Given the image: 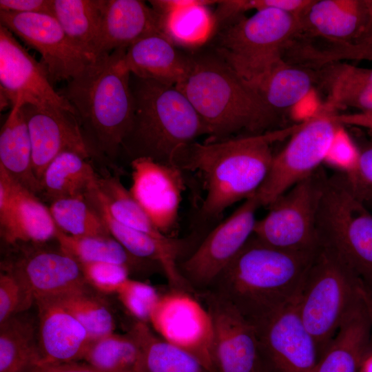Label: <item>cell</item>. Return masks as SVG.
Instances as JSON below:
<instances>
[{"instance_id":"obj_1","label":"cell","mask_w":372,"mask_h":372,"mask_svg":"<svg viewBox=\"0 0 372 372\" xmlns=\"http://www.w3.org/2000/svg\"><path fill=\"white\" fill-rule=\"evenodd\" d=\"M302 124L204 143L194 141L183 147L175 164L203 177L206 189L203 214L217 217L234 203L253 196L271 167L273 143L291 136Z\"/></svg>"},{"instance_id":"obj_2","label":"cell","mask_w":372,"mask_h":372,"mask_svg":"<svg viewBox=\"0 0 372 372\" xmlns=\"http://www.w3.org/2000/svg\"><path fill=\"white\" fill-rule=\"evenodd\" d=\"M317 251L278 249L252 235L209 291L254 325L297 299Z\"/></svg>"},{"instance_id":"obj_3","label":"cell","mask_w":372,"mask_h":372,"mask_svg":"<svg viewBox=\"0 0 372 372\" xmlns=\"http://www.w3.org/2000/svg\"><path fill=\"white\" fill-rule=\"evenodd\" d=\"M190 56L189 74L176 87L188 99L203 121L210 140L277 129L282 116L214 50Z\"/></svg>"},{"instance_id":"obj_4","label":"cell","mask_w":372,"mask_h":372,"mask_svg":"<svg viewBox=\"0 0 372 372\" xmlns=\"http://www.w3.org/2000/svg\"><path fill=\"white\" fill-rule=\"evenodd\" d=\"M125 50L99 57L80 75L66 82L60 93L75 110L96 158L115 159L132 125L131 74L122 61Z\"/></svg>"},{"instance_id":"obj_5","label":"cell","mask_w":372,"mask_h":372,"mask_svg":"<svg viewBox=\"0 0 372 372\" xmlns=\"http://www.w3.org/2000/svg\"><path fill=\"white\" fill-rule=\"evenodd\" d=\"M130 86L134 116L121 150L131 161L149 158L175 164L183 147L201 135H209L192 103L176 87L132 74Z\"/></svg>"},{"instance_id":"obj_6","label":"cell","mask_w":372,"mask_h":372,"mask_svg":"<svg viewBox=\"0 0 372 372\" xmlns=\"http://www.w3.org/2000/svg\"><path fill=\"white\" fill-rule=\"evenodd\" d=\"M220 27L213 50L249 83L282 61L300 32L297 15L277 8L242 15Z\"/></svg>"},{"instance_id":"obj_7","label":"cell","mask_w":372,"mask_h":372,"mask_svg":"<svg viewBox=\"0 0 372 372\" xmlns=\"http://www.w3.org/2000/svg\"><path fill=\"white\" fill-rule=\"evenodd\" d=\"M363 284L333 253L320 247L297 298L299 316L320 357L362 300Z\"/></svg>"},{"instance_id":"obj_8","label":"cell","mask_w":372,"mask_h":372,"mask_svg":"<svg viewBox=\"0 0 372 372\" xmlns=\"http://www.w3.org/2000/svg\"><path fill=\"white\" fill-rule=\"evenodd\" d=\"M317 231L320 247L347 265L372 294V211L352 194L340 173L327 178Z\"/></svg>"},{"instance_id":"obj_9","label":"cell","mask_w":372,"mask_h":372,"mask_svg":"<svg viewBox=\"0 0 372 372\" xmlns=\"http://www.w3.org/2000/svg\"><path fill=\"white\" fill-rule=\"evenodd\" d=\"M327 177L320 167L282 194L269 206L268 214L256 220L253 235L278 249L316 252L318 213Z\"/></svg>"},{"instance_id":"obj_10","label":"cell","mask_w":372,"mask_h":372,"mask_svg":"<svg viewBox=\"0 0 372 372\" xmlns=\"http://www.w3.org/2000/svg\"><path fill=\"white\" fill-rule=\"evenodd\" d=\"M333 113L324 107L303 120L286 146L273 155L268 174L256 192L260 207H269L320 168L342 126Z\"/></svg>"},{"instance_id":"obj_11","label":"cell","mask_w":372,"mask_h":372,"mask_svg":"<svg viewBox=\"0 0 372 372\" xmlns=\"http://www.w3.org/2000/svg\"><path fill=\"white\" fill-rule=\"evenodd\" d=\"M0 21L41 54L52 83L69 81L96 61L71 41L52 14L0 11Z\"/></svg>"},{"instance_id":"obj_12","label":"cell","mask_w":372,"mask_h":372,"mask_svg":"<svg viewBox=\"0 0 372 372\" xmlns=\"http://www.w3.org/2000/svg\"><path fill=\"white\" fill-rule=\"evenodd\" d=\"M260 207L255 193L216 226L181 264L180 271L189 286L210 288L253 235Z\"/></svg>"},{"instance_id":"obj_13","label":"cell","mask_w":372,"mask_h":372,"mask_svg":"<svg viewBox=\"0 0 372 372\" xmlns=\"http://www.w3.org/2000/svg\"><path fill=\"white\" fill-rule=\"evenodd\" d=\"M165 340L194 356L214 372L211 317L206 307L186 291L174 289L160 296L149 319Z\"/></svg>"},{"instance_id":"obj_14","label":"cell","mask_w":372,"mask_h":372,"mask_svg":"<svg viewBox=\"0 0 372 372\" xmlns=\"http://www.w3.org/2000/svg\"><path fill=\"white\" fill-rule=\"evenodd\" d=\"M254 326L261 358L273 372L315 371L320 353L299 316L297 299Z\"/></svg>"},{"instance_id":"obj_15","label":"cell","mask_w":372,"mask_h":372,"mask_svg":"<svg viewBox=\"0 0 372 372\" xmlns=\"http://www.w3.org/2000/svg\"><path fill=\"white\" fill-rule=\"evenodd\" d=\"M1 107L14 105L18 99L23 104L50 105L75 110L53 87L44 65L34 59L14 34L0 25Z\"/></svg>"},{"instance_id":"obj_16","label":"cell","mask_w":372,"mask_h":372,"mask_svg":"<svg viewBox=\"0 0 372 372\" xmlns=\"http://www.w3.org/2000/svg\"><path fill=\"white\" fill-rule=\"evenodd\" d=\"M204 298L213 323L214 372H259L262 358L255 327L212 291Z\"/></svg>"},{"instance_id":"obj_17","label":"cell","mask_w":372,"mask_h":372,"mask_svg":"<svg viewBox=\"0 0 372 372\" xmlns=\"http://www.w3.org/2000/svg\"><path fill=\"white\" fill-rule=\"evenodd\" d=\"M41 245L32 243V248L23 249L14 260L1 266L21 279L34 302L86 289L81 264L59 246L50 249L41 248Z\"/></svg>"},{"instance_id":"obj_18","label":"cell","mask_w":372,"mask_h":372,"mask_svg":"<svg viewBox=\"0 0 372 372\" xmlns=\"http://www.w3.org/2000/svg\"><path fill=\"white\" fill-rule=\"evenodd\" d=\"M130 192L154 225L167 236L176 225L185 189L182 169L149 158L131 161Z\"/></svg>"},{"instance_id":"obj_19","label":"cell","mask_w":372,"mask_h":372,"mask_svg":"<svg viewBox=\"0 0 372 372\" xmlns=\"http://www.w3.org/2000/svg\"><path fill=\"white\" fill-rule=\"evenodd\" d=\"M59 229L37 195L0 165V234L9 245L44 244L54 240Z\"/></svg>"},{"instance_id":"obj_20","label":"cell","mask_w":372,"mask_h":372,"mask_svg":"<svg viewBox=\"0 0 372 372\" xmlns=\"http://www.w3.org/2000/svg\"><path fill=\"white\" fill-rule=\"evenodd\" d=\"M21 110L31 138L34 172L40 183L45 167L63 152L95 158L74 114L53 106L28 103L23 104Z\"/></svg>"},{"instance_id":"obj_21","label":"cell","mask_w":372,"mask_h":372,"mask_svg":"<svg viewBox=\"0 0 372 372\" xmlns=\"http://www.w3.org/2000/svg\"><path fill=\"white\" fill-rule=\"evenodd\" d=\"M34 303L40 365L83 360L92 341L81 322L55 298L39 299Z\"/></svg>"},{"instance_id":"obj_22","label":"cell","mask_w":372,"mask_h":372,"mask_svg":"<svg viewBox=\"0 0 372 372\" xmlns=\"http://www.w3.org/2000/svg\"><path fill=\"white\" fill-rule=\"evenodd\" d=\"M298 36L353 43L367 23L366 0H311L297 15Z\"/></svg>"},{"instance_id":"obj_23","label":"cell","mask_w":372,"mask_h":372,"mask_svg":"<svg viewBox=\"0 0 372 372\" xmlns=\"http://www.w3.org/2000/svg\"><path fill=\"white\" fill-rule=\"evenodd\" d=\"M100 214L111 236L131 254L158 264L174 289L187 291L189 285L181 274L177 259L183 248L180 240H158L116 220L109 213L97 188V183L85 196Z\"/></svg>"},{"instance_id":"obj_24","label":"cell","mask_w":372,"mask_h":372,"mask_svg":"<svg viewBox=\"0 0 372 372\" xmlns=\"http://www.w3.org/2000/svg\"><path fill=\"white\" fill-rule=\"evenodd\" d=\"M161 32L159 17L152 7L139 0H105L96 59L127 49L139 39Z\"/></svg>"},{"instance_id":"obj_25","label":"cell","mask_w":372,"mask_h":372,"mask_svg":"<svg viewBox=\"0 0 372 372\" xmlns=\"http://www.w3.org/2000/svg\"><path fill=\"white\" fill-rule=\"evenodd\" d=\"M167 37L158 32L129 46L122 61L131 74L176 87L187 77L191 56L181 52Z\"/></svg>"},{"instance_id":"obj_26","label":"cell","mask_w":372,"mask_h":372,"mask_svg":"<svg viewBox=\"0 0 372 372\" xmlns=\"http://www.w3.org/2000/svg\"><path fill=\"white\" fill-rule=\"evenodd\" d=\"M159 17L162 33L175 45L189 48L202 46L216 30L212 0L149 1Z\"/></svg>"},{"instance_id":"obj_27","label":"cell","mask_w":372,"mask_h":372,"mask_svg":"<svg viewBox=\"0 0 372 372\" xmlns=\"http://www.w3.org/2000/svg\"><path fill=\"white\" fill-rule=\"evenodd\" d=\"M371 349V324L363 297L320 355L314 372H359Z\"/></svg>"},{"instance_id":"obj_28","label":"cell","mask_w":372,"mask_h":372,"mask_svg":"<svg viewBox=\"0 0 372 372\" xmlns=\"http://www.w3.org/2000/svg\"><path fill=\"white\" fill-rule=\"evenodd\" d=\"M314 70L316 84L327 93L324 108L333 112L342 107L372 111V69L337 61Z\"/></svg>"},{"instance_id":"obj_29","label":"cell","mask_w":372,"mask_h":372,"mask_svg":"<svg viewBox=\"0 0 372 372\" xmlns=\"http://www.w3.org/2000/svg\"><path fill=\"white\" fill-rule=\"evenodd\" d=\"M21 99L12 106L0 132V165L25 188L41 193L33 169L32 147Z\"/></svg>"},{"instance_id":"obj_30","label":"cell","mask_w":372,"mask_h":372,"mask_svg":"<svg viewBox=\"0 0 372 372\" xmlns=\"http://www.w3.org/2000/svg\"><path fill=\"white\" fill-rule=\"evenodd\" d=\"M317 83L314 70L284 59L258 80L249 83L276 112L291 109L302 101Z\"/></svg>"},{"instance_id":"obj_31","label":"cell","mask_w":372,"mask_h":372,"mask_svg":"<svg viewBox=\"0 0 372 372\" xmlns=\"http://www.w3.org/2000/svg\"><path fill=\"white\" fill-rule=\"evenodd\" d=\"M88 159L72 151L58 154L43 173L41 193L51 202L60 198L85 197L98 178Z\"/></svg>"},{"instance_id":"obj_32","label":"cell","mask_w":372,"mask_h":372,"mask_svg":"<svg viewBox=\"0 0 372 372\" xmlns=\"http://www.w3.org/2000/svg\"><path fill=\"white\" fill-rule=\"evenodd\" d=\"M128 333L140 348L138 372H209L194 356L154 333L145 322L136 321Z\"/></svg>"},{"instance_id":"obj_33","label":"cell","mask_w":372,"mask_h":372,"mask_svg":"<svg viewBox=\"0 0 372 372\" xmlns=\"http://www.w3.org/2000/svg\"><path fill=\"white\" fill-rule=\"evenodd\" d=\"M41 363L37 327L21 313L0 324V372H32Z\"/></svg>"},{"instance_id":"obj_34","label":"cell","mask_w":372,"mask_h":372,"mask_svg":"<svg viewBox=\"0 0 372 372\" xmlns=\"http://www.w3.org/2000/svg\"><path fill=\"white\" fill-rule=\"evenodd\" d=\"M105 0H53V15L71 41L94 59Z\"/></svg>"},{"instance_id":"obj_35","label":"cell","mask_w":372,"mask_h":372,"mask_svg":"<svg viewBox=\"0 0 372 372\" xmlns=\"http://www.w3.org/2000/svg\"><path fill=\"white\" fill-rule=\"evenodd\" d=\"M55 240L63 251L70 255L79 263H117L127 267L131 272L147 269V266L150 264L158 265L133 256L112 236L76 237L66 234L59 229Z\"/></svg>"},{"instance_id":"obj_36","label":"cell","mask_w":372,"mask_h":372,"mask_svg":"<svg viewBox=\"0 0 372 372\" xmlns=\"http://www.w3.org/2000/svg\"><path fill=\"white\" fill-rule=\"evenodd\" d=\"M97 188L109 213L116 220L162 241L173 238L160 231L117 176L98 174Z\"/></svg>"},{"instance_id":"obj_37","label":"cell","mask_w":372,"mask_h":372,"mask_svg":"<svg viewBox=\"0 0 372 372\" xmlns=\"http://www.w3.org/2000/svg\"><path fill=\"white\" fill-rule=\"evenodd\" d=\"M49 209L57 228L66 234L76 237L112 236L105 223L85 197L54 200Z\"/></svg>"},{"instance_id":"obj_38","label":"cell","mask_w":372,"mask_h":372,"mask_svg":"<svg viewBox=\"0 0 372 372\" xmlns=\"http://www.w3.org/2000/svg\"><path fill=\"white\" fill-rule=\"evenodd\" d=\"M140 348L129 333L114 332L91 342L83 360L105 372H138Z\"/></svg>"},{"instance_id":"obj_39","label":"cell","mask_w":372,"mask_h":372,"mask_svg":"<svg viewBox=\"0 0 372 372\" xmlns=\"http://www.w3.org/2000/svg\"><path fill=\"white\" fill-rule=\"evenodd\" d=\"M55 299L81 322L91 341L114 333L115 323L109 308L86 289Z\"/></svg>"},{"instance_id":"obj_40","label":"cell","mask_w":372,"mask_h":372,"mask_svg":"<svg viewBox=\"0 0 372 372\" xmlns=\"http://www.w3.org/2000/svg\"><path fill=\"white\" fill-rule=\"evenodd\" d=\"M116 294L127 312L136 321L148 322L160 298L152 285L129 278L118 289Z\"/></svg>"},{"instance_id":"obj_41","label":"cell","mask_w":372,"mask_h":372,"mask_svg":"<svg viewBox=\"0 0 372 372\" xmlns=\"http://www.w3.org/2000/svg\"><path fill=\"white\" fill-rule=\"evenodd\" d=\"M311 0H224L219 1L214 12L216 29L242 15L250 10L257 11L277 8L298 14Z\"/></svg>"},{"instance_id":"obj_42","label":"cell","mask_w":372,"mask_h":372,"mask_svg":"<svg viewBox=\"0 0 372 372\" xmlns=\"http://www.w3.org/2000/svg\"><path fill=\"white\" fill-rule=\"evenodd\" d=\"M0 275V324L25 311L34 300L21 279L3 268Z\"/></svg>"},{"instance_id":"obj_43","label":"cell","mask_w":372,"mask_h":372,"mask_svg":"<svg viewBox=\"0 0 372 372\" xmlns=\"http://www.w3.org/2000/svg\"><path fill=\"white\" fill-rule=\"evenodd\" d=\"M87 285L104 293H116L121 284L130 278L127 267L113 262L80 263Z\"/></svg>"},{"instance_id":"obj_44","label":"cell","mask_w":372,"mask_h":372,"mask_svg":"<svg viewBox=\"0 0 372 372\" xmlns=\"http://www.w3.org/2000/svg\"><path fill=\"white\" fill-rule=\"evenodd\" d=\"M362 141L359 158L355 168L350 173L341 174L343 180L359 200L366 203L372 200V141Z\"/></svg>"},{"instance_id":"obj_45","label":"cell","mask_w":372,"mask_h":372,"mask_svg":"<svg viewBox=\"0 0 372 372\" xmlns=\"http://www.w3.org/2000/svg\"><path fill=\"white\" fill-rule=\"evenodd\" d=\"M359 147L342 125L338 130L327 154L324 163L346 174L356 167L359 158Z\"/></svg>"},{"instance_id":"obj_46","label":"cell","mask_w":372,"mask_h":372,"mask_svg":"<svg viewBox=\"0 0 372 372\" xmlns=\"http://www.w3.org/2000/svg\"><path fill=\"white\" fill-rule=\"evenodd\" d=\"M328 62L342 60H367L372 61V46L346 43H331L324 54Z\"/></svg>"},{"instance_id":"obj_47","label":"cell","mask_w":372,"mask_h":372,"mask_svg":"<svg viewBox=\"0 0 372 372\" xmlns=\"http://www.w3.org/2000/svg\"><path fill=\"white\" fill-rule=\"evenodd\" d=\"M0 11L53 15V0H1Z\"/></svg>"},{"instance_id":"obj_48","label":"cell","mask_w":372,"mask_h":372,"mask_svg":"<svg viewBox=\"0 0 372 372\" xmlns=\"http://www.w3.org/2000/svg\"><path fill=\"white\" fill-rule=\"evenodd\" d=\"M335 121L341 125H349L372 130V111L360 112L351 114H333Z\"/></svg>"},{"instance_id":"obj_49","label":"cell","mask_w":372,"mask_h":372,"mask_svg":"<svg viewBox=\"0 0 372 372\" xmlns=\"http://www.w3.org/2000/svg\"><path fill=\"white\" fill-rule=\"evenodd\" d=\"M32 372H105L85 362H68L56 364H41Z\"/></svg>"},{"instance_id":"obj_50","label":"cell","mask_w":372,"mask_h":372,"mask_svg":"<svg viewBox=\"0 0 372 372\" xmlns=\"http://www.w3.org/2000/svg\"><path fill=\"white\" fill-rule=\"evenodd\" d=\"M366 1L369 8L367 23L360 36L353 44L372 46V0Z\"/></svg>"},{"instance_id":"obj_51","label":"cell","mask_w":372,"mask_h":372,"mask_svg":"<svg viewBox=\"0 0 372 372\" xmlns=\"http://www.w3.org/2000/svg\"><path fill=\"white\" fill-rule=\"evenodd\" d=\"M363 300L369 313L371 324V349H372V294L363 286L362 289Z\"/></svg>"},{"instance_id":"obj_52","label":"cell","mask_w":372,"mask_h":372,"mask_svg":"<svg viewBox=\"0 0 372 372\" xmlns=\"http://www.w3.org/2000/svg\"><path fill=\"white\" fill-rule=\"evenodd\" d=\"M359 372H372V349H371L364 357L360 367Z\"/></svg>"},{"instance_id":"obj_53","label":"cell","mask_w":372,"mask_h":372,"mask_svg":"<svg viewBox=\"0 0 372 372\" xmlns=\"http://www.w3.org/2000/svg\"><path fill=\"white\" fill-rule=\"evenodd\" d=\"M259 372H273L262 360V366Z\"/></svg>"},{"instance_id":"obj_54","label":"cell","mask_w":372,"mask_h":372,"mask_svg":"<svg viewBox=\"0 0 372 372\" xmlns=\"http://www.w3.org/2000/svg\"><path fill=\"white\" fill-rule=\"evenodd\" d=\"M364 204L372 211V200Z\"/></svg>"},{"instance_id":"obj_55","label":"cell","mask_w":372,"mask_h":372,"mask_svg":"<svg viewBox=\"0 0 372 372\" xmlns=\"http://www.w3.org/2000/svg\"><path fill=\"white\" fill-rule=\"evenodd\" d=\"M369 138L372 141V130H366Z\"/></svg>"}]
</instances>
